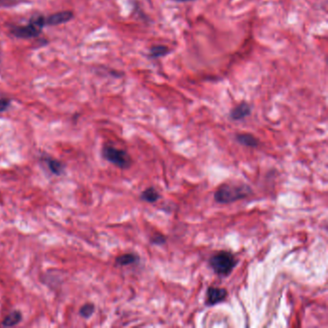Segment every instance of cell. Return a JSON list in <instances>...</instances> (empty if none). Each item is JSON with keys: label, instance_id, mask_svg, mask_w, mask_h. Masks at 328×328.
<instances>
[{"label": "cell", "instance_id": "1", "mask_svg": "<svg viewBox=\"0 0 328 328\" xmlns=\"http://www.w3.org/2000/svg\"><path fill=\"white\" fill-rule=\"evenodd\" d=\"M252 189L247 184L223 183L214 193L215 200L220 204H229L249 197Z\"/></svg>", "mask_w": 328, "mask_h": 328}, {"label": "cell", "instance_id": "2", "mask_svg": "<svg viewBox=\"0 0 328 328\" xmlns=\"http://www.w3.org/2000/svg\"><path fill=\"white\" fill-rule=\"evenodd\" d=\"M237 264V258L233 253L226 251H219L211 256L209 259L210 268L216 274L221 277L228 276L236 268Z\"/></svg>", "mask_w": 328, "mask_h": 328}, {"label": "cell", "instance_id": "3", "mask_svg": "<svg viewBox=\"0 0 328 328\" xmlns=\"http://www.w3.org/2000/svg\"><path fill=\"white\" fill-rule=\"evenodd\" d=\"M45 26V18L43 16H34L25 26H13L11 34L19 39H31L39 36L42 28Z\"/></svg>", "mask_w": 328, "mask_h": 328}, {"label": "cell", "instance_id": "4", "mask_svg": "<svg viewBox=\"0 0 328 328\" xmlns=\"http://www.w3.org/2000/svg\"><path fill=\"white\" fill-rule=\"evenodd\" d=\"M102 156L106 161L121 170L129 169L132 165V158L130 154L127 151L115 146L109 145L103 146Z\"/></svg>", "mask_w": 328, "mask_h": 328}, {"label": "cell", "instance_id": "5", "mask_svg": "<svg viewBox=\"0 0 328 328\" xmlns=\"http://www.w3.org/2000/svg\"><path fill=\"white\" fill-rule=\"evenodd\" d=\"M227 290L220 287L210 286L206 292V301L205 304L207 306H215L220 302L224 301L227 297Z\"/></svg>", "mask_w": 328, "mask_h": 328}, {"label": "cell", "instance_id": "6", "mask_svg": "<svg viewBox=\"0 0 328 328\" xmlns=\"http://www.w3.org/2000/svg\"><path fill=\"white\" fill-rule=\"evenodd\" d=\"M73 19V13L71 11H63L52 14L45 18V25H59L66 22H69Z\"/></svg>", "mask_w": 328, "mask_h": 328}, {"label": "cell", "instance_id": "7", "mask_svg": "<svg viewBox=\"0 0 328 328\" xmlns=\"http://www.w3.org/2000/svg\"><path fill=\"white\" fill-rule=\"evenodd\" d=\"M251 105L248 102L243 101L239 105H237L236 107H234L233 109L231 110L230 118L232 120L239 121V120L245 119L246 117L251 116Z\"/></svg>", "mask_w": 328, "mask_h": 328}, {"label": "cell", "instance_id": "8", "mask_svg": "<svg viewBox=\"0 0 328 328\" xmlns=\"http://www.w3.org/2000/svg\"><path fill=\"white\" fill-rule=\"evenodd\" d=\"M21 321H22L21 312L19 310H15L5 317L1 326L3 328H13V327L18 326Z\"/></svg>", "mask_w": 328, "mask_h": 328}, {"label": "cell", "instance_id": "9", "mask_svg": "<svg viewBox=\"0 0 328 328\" xmlns=\"http://www.w3.org/2000/svg\"><path fill=\"white\" fill-rule=\"evenodd\" d=\"M237 142L244 146L248 147H257L259 146V140L250 133H240L236 135Z\"/></svg>", "mask_w": 328, "mask_h": 328}, {"label": "cell", "instance_id": "10", "mask_svg": "<svg viewBox=\"0 0 328 328\" xmlns=\"http://www.w3.org/2000/svg\"><path fill=\"white\" fill-rule=\"evenodd\" d=\"M44 161L49 169V171L55 174V175H62L65 172V165L60 162L59 160H56V159H53V158H50V157H46L44 158Z\"/></svg>", "mask_w": 328, "mask_h": 328}, {"label": "cell", "instance_id": "11", "mask_svg": "<svg viewBox=\"0 0 328 328\" xmlns=\"http://www.w3.org/2000/svg\"><path fill=\"white\" fill-rule=\"evenodd\" d=\"M139 260H140V257L135 253H125L122 255L117 256L116 258V265L119 267L130 266V265L138 263Z\"/></svg>", "mask_w": 328, "mask_h": 328}, {"label": "cell", "instance_id": "12", "mask_svg": "<svg viewBox=\"0 0 328 328\" xmlns=\"http://www.w3.org/2000/svg\"><path fill=\"white\" fill-rule=\"evenodd\" d=\"M170 52H171L170 48L166 45H161V44L153 45L149 48L148 57L150 59H159V58L167 56Z\"/></svg>", "mask_w": 328, "mask_h": 328}, {"label": "cell", "instance_id": "13", "mask_svg": "<svg viewBox=\"0 0 328 328\" xmlns=\"http://www.w3.org/2000/svg\"><path fill=\"white\" fill-rule=\"evenodd\" d=\"M141 199L148 202V203H154L160 198V193L156 191L155 188L149 187L146 189L142 193H141Z\"/></svg>", "mask_w": 328, "mask_h": 328}, {"label": "cell", "instance_id": "14", "mask_svg": "<svg viewBox=\"0 0 328 328\" xmlns=\"http://www.w3.org/2000/svg\"><path fill=\"white\" fill-rule=\"evenodd\" d=\"M95 309H96V306L95 304L93 303H86L84 304L80 310H79V315L84 318V319H90L94 313H95Z\"/></svg>", "mask_w": 328, "mask_h": 328}, {"label": "cell", "instance_id": "15", "mask_svg": "<svg viewBox=\"0 0 328 328\" xmlns=\"http://www.w3.org/2000/svg\"><path fill=\"white\" fill-rule=\"evenodd\" d=\"M166 241H167V238L161 233H155L150 238V243L152 245H157V246L164 245L166 243Z\"/></svg>", "mask_w": 328, "mask_h": 328}, {"label": "cell", "instance_id": "16", "mask_svg": "<svg viewBox=\"0 0 328 328\" xmlns=\"http://www.w3.org/2000/svg\"><path fill=\"white\" fill-rule=\"evenodd\" d=\"M11 105V99L9 98H0V113L5 112Z\"/></svg>", "mask_w": 328, "mask_h": 328}, {"label": "cell", "instance_id": "17", "mask_svg": "<svg viewBox=\"0 0 328 328\" xmlns=\"http://www.w3.org/2000/svg\"><path fill=\"white\" fill-rule=\"evenodd\" d=\"M175 2H190V1H194V0H174Z\"/></svg>", "mask_w": 328, "mask_h": 328}]
</instances>
